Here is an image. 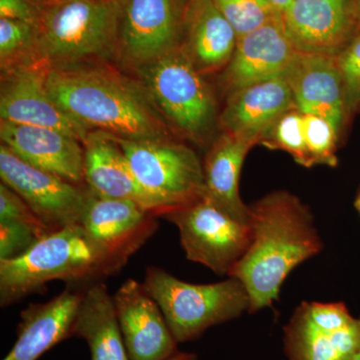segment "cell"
I'll list each match as a JSON object with an SVG mask.
<instances>
[{
    "mask_svg": "<svg viewBox=\"0 0 360 360\" xmlns=\"http://www.w3.org/2000/svg\"><path fill=\"white\" fill-rule=\"evenodd\" d=\"M251 241L229 274L245 286L250 312L269 307L288 274L323 248L314 215L295 194L279 191L248 205Z\"/></svg>",
    "mask_w": 360,
    "mask_h": 360,
    "instance_id": "1",
    "label": "cell"
},
{
    "mask_svg": "<svg viewBox=\"0 0 360 360\" xmlns=\"http://www.w3.org/2000/svg\"><path fill=\"white\" fill-rule=\"evenodd\" d=\"M47 89L56 103L84 129L129 141L174 139L144 85L108 68L49 66Z\"/></svg>",
    "mask_w": 360,
    "mask_h": 360,
    "instance_id": "2",
    "label": "cell"
},
{
    "mask_svg": "<svg viewBox=\"0 0 360 360\" xmlns=\"http://www.w3.org/2000/svg\"><path fill=\"white\" fill-rule=\"evenodd\" d=\"M129 258L99 243L82 224L49 232L25 255L0 262V305L9 307L53 281L94 283L117 274Z\"/></svg>",
    "mask_w": 360,
    "mask_h": 360,
    "instance_id": "3",
    "label": "cell"
},
{
    "mask_svg": "<svg viewBox=\"0 0 360 360\" xmlns=\"http://www.w3.org/2000/svg\"><path fill=\"white\" fill-rule=\"evenodd\" d=\"M120 0H49L39 20L41 58L49 66L78 65L116 53Z\"/></svg>",
    "mask_w": 360,
    "mask_h": 360,
    "instance_id": "4",
    "label": "cell"
},
{
    "mask_svg": "<svg viewBox=\"0 0 360 360\" xmlns=\"http://www.w3.org/2000/svg\"><path fill=\"white\" fill-rule=\"evenodd\" d=\"M137 71L170 127L205 144L219 122L217 99L182 44Z\"/></svg>",
    "mask_w": 360,
    "mask_h": 360,
    "instance_id": "5",
    "label": "cell"
},
{
    "mask_svg": "<svg viewBox=\"0 0 360 360\" xmlns=\"http://www.w3.org/2000/svg\"><path fill=\"white\" fill-rule=\"evenodd\" d=\"M144 286L155 298L177 342L195 340L212 326L250 312V297L240 281L193 284L156 266L146 269Z\"/></svg>",
    "mask_w": 360,
    "mask_h": 360,
    "instance_id": "6",
    "label": "cell"
},
{
    "mask_svg": "<svg viewBox=\"0 0 360 360\" xmlns=\"http://www.w3.org/2000/svg\"><path fill=\"white\" fill-rule=\"evenodd\" d=\"M115 139L156 217L205 195L202 162L186 144L174 139Z\"/></svg>",
    "mask_w": 360,
    "mask_h": 360,
    "instance_id": "7",
    "label": "cell"
},
{
    "mask_svg": "<svg viewBox=\"0 0 360 360\" xmlns=\"http://www.w3.org/2000/svg\"><path fill=\"white\" fill-rule=\"evenodd\" d=\"M160 217L179 229L186 257L217 276H229L250 245V224L234 219L206 194Z\"/></svg>",
    "mask_w": 360,
    "mask_h": 360,
    "instance_id": "8",
    "label": "cell"
},
{
    "mask_svg": "<svg viewBox=\"0 0 360 360\" xmlns=\"http://www.w3.org/2000/svg\"><path fill=\"white\" fill-rule=\"evenodd\" d=\"M0 177L15 191L51 231L82 224L89 203V187L28 165L0 146Z\"/></svg>",
    "mask_w": 360,
    "mask_h": 360,
    "instance_id": "9",
    "label": "cell"
},
{
    "mask_svg": "<svg viewBox=\"0 0 360 360\" xmlns=\"http://www.w3.org/2000/svg\"><path fill=\"white\" fill-rule=\"evenodd\" d=\"M181 0H120L117 46L134 68L148 65L181 44Z\"/></svg>",
    "mask_w": 360,
    "mask_h": 360,
    "instance_id": "10",
    "label": "cell"
},
{
    "mask_svg": "<svg viewBox=\"0 0 360 360\" xmlns=\"http://www.w3.org/2000/svg\"><path fill=\"white\" fill-rule=\"evenodd\" d=\"M297 52L336 58L360 32L359 0H295L281 13Z\"/></svg>",
    "mask_w": 360,
    "mask_h": 360,
    "instance_id": "11",
    "label": "cell"
},
{
    "mask_svg": "<svg viewBox=\"0 0 360 360\" xmlns=\"http://www.w3.org/2000/svg\"><path fill=\"white\" fill-rule=\"evenodd\" d=\"M49 68L47 63H39L2 71L0 118L58 129L84 142L89 130L71 118L47 89Z\"/></svg>",
    "mask_w": 360,
    "mask_h": 360,
    "instance_id": "12",
    "label": "cell"
},
{
    "mask_svg": "<svg viewBox=\"0 0 360 360\" xmlns=\"http://www.w3.org/2000/svg\"><path fill=\"white\" fill-rule=\"evenodd\" d=\"M113 302L130 360H167L179 352L160 305L143 283L127 279Z\"/></svg>",
    "mask_w": 360,
    "mask_h": 360,
    "instance_id": "13",
    "label": "cell"
},
{
    "mask_svg": "<svg viewBox=\"0 0 360 360\" xmlns=\"http://www.w3.org/2000/svg\"><path fill=\"white\" fill-rule=\"evenodd\" d=\"M0 139L28 165L72 184L85 182L84 146L77 137L49 127L0 120Z\"/></svg>",
    "mask_w": 360,
    "mask_h": 360,
    "instance_id": "14",
    "label": "cell"
},
{
    "mask_svg": "<svg viewBox=\"0 0 360 360\" xmlns=\"http://www.w3.org/2000/svg\"><path fill=\"white\" fill-rule=\"evenodd\" d=\"M284 77L297 110L326 118L340 135L349 117L336 58L296 51Z\"/></svg>",
    "mask_w": 360,
    "mask_h": 360,
    "instance_id": "15",
    "label": "cell"
},
{
    "mask_svg": "<svg viewBox=\"0 0 360 360\" xmlns=\"http://www.w3.org/2000/svg\"><path fill=\"white\" fill-rule=\"evenodd\" d=\"M295 53L281 15L240 37L221 78L227 96L250 85L283 77Z\"/></svg>",
    "mask_w": 360,
    "mask_h": 360,
    "instance_id": "16",
    "label": "cell"
},
{
    "mask_svg": "<svg viewBox=\"0 0 360 360\" xmlns=\"http://www.w3.org/2000/svg\"><path fill=\"white\" fill-rule=\"evenodd\" d=\"M293 108L292 92L283 75L229 94L219 122L224 132L258 144L272 125Z\"/></svg>",
    "mask_w": 360,
    "mask_h": 360,
    "instance_id": "17",
    "label": "cell"
},
{
    "mask_svg": "<svg viewBox=\"0 0 360 360\" xmlns=\"http://www.w3.org/2000/svg\"><path fill=\"white\" fill-rule=\"evenodd\" d=\"M155 217L134 201L101 198L90 191L82 225L92 238L129 259L155 233Z\"/></svg>",
    "mask_w": 360,
    "mask_h": 360,
    "instance_id": "18",
    "label": "cell"
},
{
    "mask_svg": "<svg viewBox=\"0 0 360 360\" xmlns=\"http://www.w3.org/2000/svg\"><path fill=\"white\" fill-rule=\"evenodd\" d=\"M84 290H63L49 302L32 303L20 314L18 340L4 360H37L61 341L72 338V328Z\"/></svg>",
    "mask_w": 360,
    "mask_h": 360,
    "instance_id": "19",
    "label": "cell"
},
{
    "mask_svg": "<svg viewBox=\"0 0 360 360\" xmlns=\"http://www.w3.org/2000/svg\"><path fill=\"white\" fill-rule=\"evenodd\" d=\"M184 51L202 75L226 68L238 35L213 0H191L184 9Z\"/></svg>",
    "mask_w": 360,
    "mask_h": 360,
    "instance_id": "20",
    "label": "cell"
},
{
    "mask_svg": "<svg viewBox=\"0 0 360 360\" xmlns=\"http://www.w3.org/2000/svg\"><path fill=\"white\" fill-rule=\"evenodd\" d=\"M84 181L97 196L134 201L153 212L129 165L124 153L112 135L91 130L82 142Z\"/></svg>",
    "mask_w": 360,
    "mask_h": 360,
    "instance_id": "21",
    "label": "cell"
},
{
    "mask_svg": "<svg viewBox=\"0 0 360 360\" xmlns=\"http://www.w3.org/2000/svg\"><path fill=\"white\" fill-rule=\"evenodd\" d=\"M255 142L224 132L203 161L205 194L234 219L250 224V210L239 194V179L245 156Z\"/></svg>",
    "mask_w": 360,
    "mask_h": 360,
    "instance_id": "22",
    "label": "cell"
},
{
    "mask_svg": "<svg viewBox=\"0 0 360 360\" xmlns=\"http://www.w3.org/2000/svg\"><path fill=\"white\" fill-rule=\"evenodd\" d=\"M72 336L86 341L91 360H130L113 296L101 281L84 288Z\"/></svg>",
    "mask_w": 360,
    "mask_h": 360,
    "instance_id": "23",
    "label": "cell"
},
{
    "mask_svg": "<svg viewBox=\"0 0 360 360\" xmlns=\"http://www.w3.org/2000/svg\"><path fill=\"white\" fill-rule=\"evenodd\" d=\"M284 345L290 360H347L360 350V317L347 328L328 333L297 309L284 328Z\"/></svg>",
    "mask_w": 360,
    "mask_h": 360,
    "instance_id": "24",
    "label": "cell"
},
{
    "mask_svg": "<svg viewBox=\"0 0 360 360\" xmlns=\"http://www.w3.org/2000/svg\"><path fill=\"white\" fill-rule=\"evenodd\" d=\"M49 232L15 191L0 184V262L25 255Z\"/></svg>",
    "mask_w": 360,
    "mask_h": 360,
    "instance_id": "25",
    "label": "cell"
},
{
    "mask_svg": "<svg viewBox=\"0 0 360 360\" xmlns=\"http://www.w3.org/2000/svg\"><path fill=\"white\" fill-rule=\"evenodd\" d=\"M39 63H45L40 52L39 22L0 18L1 72Z\"/></svg>",
    "mask_w": 360,
    "mask_h": 360,
    "instance_id": "26",
    "label": "cell"
},
{
    "mask_svg": "<svg viewBox=\"0 0 360 360\" xmlns=\"http://www.w3.org/2000/svg\"><path fill=\"white\" fill-rule=\"evenodd\" d=\"M260 144L286 151L302 167L315 165L305 142L303 113L297 108L286 111L265 134Z\"/></svg>",
    "mask_w": 360,
    "mask_h": 360,
    "instance_id": "27",
    "label": "cell"
},
{
    "mask_svg": "<svg viewBox=\"0 0 360 360\" xmlns=\"http://www.w3.org/2000/svg\"><path fill=\"white\" fill-rule=\"evenodd\" d=\"M213 2L233 27L238 39L281 15L269 0H213Z\"/></svg>",
    "mask_w": 360,
    "mask_h": 360,
    "instance_id": "28",
    "label": "cell"
},
{
    "mask_svg": "<svg viewBox=\"0 0 360 360\" xmlns=\"http://www.w3.org/2000/svg\"><path fill=\"white\" fill-rule=\"evenodd\" d=\"M305 142L315 165L335 167V156L340 134L326 118L314 115H303Z\"/></svg>",
    "mask_w": 360,
    "mask_h": 360,
    "instance_id": "29",
    "label": "cell"
},
{
    "mask_svg": "<svg viewBox=\"0 0 360 360\" xmlns=\"http://www.w3.org/2000/svg\"><path fill=\"white\" fill-rule=\"evenodd\" d=\"M349 120L360 112V32L338 58Z\"/></svg>",
    "mask_w": 360,
    "mask_h": 360,
    "instance_id": "30",
    "label": "cell"
},
{
    "mask_svg": "<svg viewBox=\"0 0 360 360\" xmlns=\"http://www.w3.org/2000/svg\"><path fill=\"white\" fill-rule=\"evenodd\" d=\"M298 309L314 326L328 333L347 328L355 319L340 302H303Z\"/></svg>",
    "mask_w": 360,
    "mask_h": 360,
    "instance_id": "31",
    "label": "cell"
},
{
    "mask_svg": "<svg viewBox=\"0 0 360 360\" xmlns=\"http://www.w3.org/2000/svg\"><path fill=\"white\" fill-rule=\"evenodd\" d=\"M41 4L35 0H0V18L39 22Z\"/></svg>",
    "mask_w": 360,
    "mask_h": 360,
    "instance_id": "32",
    "label": "cell"
},
{
    "mask_svg": "<svg viewBox=\"0 0 360 360\" xmlns=\"http://www.w3.org/2000/svg\"><path fill=\"white\" fill-rule=\"evenodd\" d=\"M269 1L272 6L276 7L279 13H283L284 11L291 6V4H292L295 0H269Z\"/></svg>",
    "mask_w": 360,
    "mask_h": 360,
    "instance_id": "33",
    "label": "cell"
},
{
    "mask_svg": "<svg viewBox=\"0 0 360 360\" xmlns=\"http://www.w3.org/2000/svg\"><path fill=\"white\" fill-rule=\"evenodd\" d=\"M167 360H198V355L186 354V352H176Z\"/></svg>",
    "mask_w": 360,
    "mask_h": 360,
    "instance_id": "34",
    "label": "cell"
},
{
    "mask_svg": "<svg viewBox=\"0 0 360 360\" xmlns=\"http://www.w3.org/2000/svg\"><path fill=\"white\" fill-rule=\"evenodd\" d=\"M347 360H360V350H359L356 354H354V355H352V356L348 357Z\"/></svg>",
    "mask_w": 360,
    "mask_h": 360,
    "instance_id": "35",
    "label": "cell"
},
{
    "mask_svg": "<svg viewBox=\"0 0 360 360\" xmlns=\"http://www.w3.org/2000/svg\"><path fill=\"white\" fill-rule=\"evenodd\" d=\"M356 207H357V210H359V212H360V195H359V200H357V201H356Z\"/></svg>",
    "mask_w": 360,
    "mask_h": 360,
    "instance_id": "36",
    "label": "cell"
},
{
    "mask_svg": "<svg viewBox=\"0 0 360 360\" xmlns=\"http://www.w3.org/2000/svg\"><path fill=\"white\" fill-rule=\"evenodd\" d=\"M35 1L39 2V4H44V2L49 1V0H35Z\"/></svg>",
    "mask_w": 360,
    "mask_h": 360,
    "instance_id": "37",
    "label": "cell"
},
{
    "mask_svg": "<svg viewBox=\"0 0 360 360\" xmlns=\"http://www.w3.org/2000/svg\"><path fill=\"white\" fill-rule=\"evenodd\" d=\"M191 1V0H181V2H184V4H186L187 2Z\"/></svg>",
    "mask_w": 360,
    "mask_h": 360,
    "instance_id": "38",
    "label": "cell"
},
{
    "mask_svg": "<svg viewBox=\"0 0 360 360\" xmlns=\"http://www.w3.org/2000/svg\"><path fill=\"white\" fill-rule=\"evenodd\" d=\"M359 28H360V0H359Z\"/></svg>",
    "mask_w": 360,
    "mask_h": 360,
    "instance_id": "39",
    "label": "cell"
}]
</instances>
